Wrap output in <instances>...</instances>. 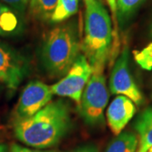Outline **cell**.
<instances>
[{"label": "cell", "instance_id": "obj_1", "mask_svg": "<svg viewBox=\"0 0 152 152\" xmlns=\"http://www.w3.org/2000/svg\"><path fill=\"white\" fill-rule=\"evenodd\" d=\"M72 125L68 105L58 100L48 103L31 117L15 120L17 139L29 146L46 149L55 146L69 132Z\"/></svg>", "mask_w": 152, "mask_h": 152}, {"label": "cell", "instance_id": "obj_2", "mask_svg": "<svg viewBox=\"0 0 152 152\" xmlns=\"http://www.w3.org/2000/svg\"><path fill=\"white\" fill-rule=\"evenodd\" d=\"M85 37L81 48L92 68L105 67L113 42L109 14L100 0H85Z\"/></svg>", "mask_w": 152, "mask_h": 152}, {"label": "cell", "instance_id": "obj_3", "mask_svg": "<svg viewBox=\"0 0 152 152\" xmlns=\"http://www.w3.org/2000/svg\"><path fill=\"white\" fill-rule=\"evenodd\" d=\"M80 44L73 23L53 28L47 36L42 49V63L52 77L65 75L80 55Z\"/></svg>", "mask_w": 152, "mask_h": 152}, {"label": "cell", "instance_id": "obj_4", "mask_svg": "<svg viewBox=\"0 0 152 152\" xmlns=\"http://www.w3.org/2000/svg\"><path fill=\"white\" fill-rule=\"evenodd\" d=\"M104 69L105 67L93 68L92 75L85 87L78 106L82 118L91 126L102 125L105 123L104 111L108 102L109 94Z\"/></svg>", "mask_w": 152, "mask_h": 152}, {"label": "cell", "instance_id": "obj_5", "mask_svg": "<svg viewBox=\"0 0 152 152\" xmlns=\"http://www.w3.org/2000/svg\"><path fill=\"white\" fill-rule=\"evenodd\" d=\"M92 72L93 68L86 56L80 54L65 76L58 82L51 86V90L53 95L70 98L79 106L82 93Z\"/></svg>", "mask_w": 152, "mask_h": 152}, {"label": "cell", "instance_id": "obj_6", "mask_svg": "<svg viewBox=\"0 0 152 152\" xmlns=\"http://www.w3.org/2000/svg\"><path fill=\"white\" fill-rule=\"evenodd\" d=\"M109 90L113 94L123 95L129 98L137 106L144 102L143 95L129 69V50L128 46L124 47L114 64L110 75Z\"/></svg>", "mask_w": 152, "mask_h": 152}, {"label": "cell", "instance_id": "obj_7", "mask_svg": "<svg viewBox=\"0 0 152 152\" xmlns=\"http://www.w3.org/2000/svg\"><path fill=\"white\" fill-rule=\"evenodd\" d=\"M30 64L25 56L0 42V82L15 91L29 75Z\"/></svg>", "mask_w": 152, "mask_h": 152}, {"label": "cell", "instance_id": "obj_8", "mask_svg": "<svg viewBox=\"0 0 152 152\" xmlns=\"http://www.w3.org/2000/svg\"><path fill=\"white\" fill-rule=\"evenodd\" d=\"M53 93L51 86L40 80L29 82L20 96L15 110L16 120L31 117L51 102Z\"/></svg>", "mask_w": 152, "mask_h": 152}, {"label": "cell", "instance_id": "obj_9", "mask_svg": "<svg viewBox=\"0 0 152 152\" xmlns=\"http://www.w3.org/2000/svg\"><path fill=\"white\" fill-rule=\"evenodd\" d=\"M135 113V104L129 98L123 95L116 96L107 111V119L111 131L115 135H118Z\"/></svg>", "mask_w": 152, "mask_h": 152}, {"label": "cell", "instance_id": "obj_10", "mask_svg": "<svg viewBox=\"0 0 152 152\" xmlns=\"http://www.w3.org/2000/svg\"><path fill=\"white\" fill-rule=\"evenodd\" d=\"M134 129L139 135L137 152H147L152 147V107L142 111L136 119Z\"/></svg>", "mask_w": 152, "mask_h": 152}, {"label": "cell", "instance_id": "obj_11", "mask_svg": "<svg viewBox=\"0 0 152 152\" xmlns=\"http://www.w3.org/2000/svg\"><path fill=\"white\" fill-rule=\"evenodd\" d=\"M20 14L0 3V37L16 36L23 31Z\"/></svg>", "mask_w": 152, "mask_h": 152}, {"label": "cell", "instance_id": "obj_12", "mask_svg": "<svg viewBox=\"0 0 152 152\" xmlns=\"http://www.w3.org/2000/svg\"><path fill=\"white\" fill-rule=\"evenodd\" d=\"M108 2L116 13L119 26L124 29L145 0H108Z\"/></svg>", "mask_w": 152, "mask_h": 152}, {"label": "cell", "instance_id": "obj_13", "mask_svg": "<svg viewBox=\"0 0 152 152\" xmlns=\"http://www.w3.org/2000/svg\"><path fill=\"white\" fill-rule=\"evenodd\" d=\"M138 146V135L130 131H125L113 140L105 152H137Z\"/></svg>", "mask_w": 152, "mask_h": 152}, {"label": "cell", "instance_id": "obj_14", "mask_svg": "<svg viewBox=\"0 0 152 152\" xmlns=\"http://www.w3.org/2000/svg\"><path fill=\"white\" fill-rule=\"evenodd\" d=\"M58 0H30L29 13L41 21H50Z\"/></svg>", "mask_w": 152, "mask_h": 152}, {"label": "cell", "instance_id": "obj_15", "mask_svg": "<svg viewBox=\"0 0 152 152\" xmlns=\"http://www.w3.org/2000/svg\"><path fill=\"white\" fill-rule=\"evenodd\" d=\"M79 10L78 0H58L50 22L60 23L75 15Z\"/></svg>", "mask_w": 152, "mask_h": 152}, {"label": "cell", "instance_id": "obj_16", "mask_svg": "<svg viewBox=\"0 0 152 152\" xmlns=\"http://www.w3.org/2000/svg\"><path fill=\"white\" fill-rule=\"evenodd\" d=\"M30 0H0V3L9 6L19 14H23L29 5Z\"/></svg>", "mask_w": 152, "mask_h": 152}, {"label": "cell", "instance_id": "obj_17", "mask_svg": "<svg viewBox=\"0 0 152 152\" xmlns=\"http://www.w3.org/2000/svg\"><path fill=\"white\" fill-rule=\"evenodd\" d=\"M10 152H58L57 151H42V150H33L23 147L17 144H13L11 145Z\"/></svg>", "mask_w": 152, "mask_h": 152}, {"label": "cell", "instance_id": "obj_18", "mask_svg": "<svg viewBox=\"0 0 152 152\" xmlns=\"http://www.w3.org/2000/svg\"><path fill=\"white\" fill-rule=\"evenodd\" d=\"M69 152H99L97 147L92 145H84L82 147L76 148L73 151Z\"/></svg>", "mask_w": 152, "mask_h": 152}, {"label": "cell", "instance_id": "obj_19", "mask_svg": "<svg viewBox=\"0 0 152 152\" xmlns=\"http://www.w3.org/2000/svg\"><path fill=\"white\" fill-rule=\"evenodd\" d=\"M0 152H7L5 146L2 143H0Z\"/></svg>", "mask_w": 152, "mask_h": 152}, {"label": "cell", "instance_id": "obj_20", "mask_svg": "<svg viewBox=\"0 0 152 152\" xmlns=\"http://www.w3.org/2000/svg\"><path fill=\"white\" fill-rule=\"evenodd\" d=\"M150 35H151V37H152V23L151 26V30H150Z\"/></svg>", "mask_w": 152, "mask_h": 152}, {"label": "cell", "instance_id": "obj_21", "mask_svg": "<svg viewBox=\"0 0 152 152\" xmlns=\"http://www.w3.org/2000/svg\"><path fill=\"white\" fill-rule=\"evenodd\" d=\"M147 152H152V147L151 148V149H150V150H149V151H148Z\"/></svg>", "mask_w": 152, "mask_h": 152}, {"label": "cell", "instance_id": "obj_22", "mask_svg": "<svg viewBox=\"0 0 152 152\" xmlns=\"http://www.w3.org/2000/svg\"><path fill=\"white\" fill-rule=\"evenodd\" d=\"M83 1H84V2H85V0H83Z\"/></svg>", "mask_w": 152, "mask_h": 152}]
</instances>
